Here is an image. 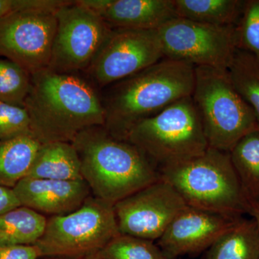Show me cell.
Returning <instances> with one entry per match:
<instances>
[{
    "label": "cell",
    "mask_w": 259,
    "mask_h": 259,
    "mask_svg": "<svg viewBox=\"0 0 259 259\" xmlns=\"http://www.w3.org/2000/svg\"><path fill=\"white\" fill-rule=\"evenodd\" d=\"M236 30L237 49L253 54L259 60V0H245Z\"/></svg>",
    "instance_id": "obj_25"
},
{
    "label": "cell",
    "mask_w": 259,
    "mask_h": 259,
    "mask_svg": "<svg viewBox=\"0 0 259 259\" xmlns=\"http://www.w3.org/2000/svg\"><path fill=\"white\" fill-rule=\"evenodd\" d=\"M192 98L209 148L229 152L258 128L254 112L233 87L228 70L195 66Z\"/></svg>",
    "instance_id": "obj_5"
},
{
    "label": "cell",
    "mask_w": 259,
    "mask_h": 259,
    "mask_svg": "<svg viewBox=\"0 0 259 259\" xmlns=\"http://www.w3.org/2000/svg\"><path fill=\"white\" fill-rule=\"evenodd\" d=\"M229 154L245 197L250 203H257L259 199V129L243 136Z\"/></svg>",
    "instance_id": "obj_20"
},
{
    "label": "cell",
    "mask_w": 259,
    "mask_h": 259,
    "mask_svg": "<svg viewBox=\"0 0 259 259\" xmlns=\"http://www.w3.org/2000/svg\"><path fill=\"white\" fill-rule=\"evenodd\" d=\"M187 206L231 217L249 215L245 197L229 152L208 148L200 156L159 170Z\"/></svg>",
    "instance_id": "obj_4"
},
{
    "label": "cell",
    "mask_w": 259,
    "mask_h": 259,
    "mask_svg": "<svg viewBox=\"0 0 259 259\" xmlns=\"http://www.w3.org/2000/svg\"><path fill=\"white\" fill-rule=\"evenodd\" d=\"M31 75L21 66L0 58V102L23 107L30 91Z\"/></svg>",
    "instance_id": "obj_24"
},
{
    "label": "cell",
    "mask_w": 259,
    "mask_h": 259,
    "mask_svg": "<svg viewBox=\"0 0 259 259\" xmlns=\"http://www.w3.org/2000/svg\"><path fill=\"white\" fill-rule=\"evenodd\" d=\"M249 216H252L256 220L259 227V207L256 203H251Z\"/></svg>",
    "instance_id": "obj_30"
},
{
    "label": "cell",
    "mask_w": 259,
    "mask_h": 259,
    "mask_svg": "<svg viewBox=\"0 0 259 259\" xmlns=\"http://www.w3.org/2000/svg\"><path fill=\"white\" fill-rule=\"evenodd\" d=\"M20 206V202L14 190L0 186V215Z\"/></svg>",
    "instance_id": "obj_29"
},
{
    "label": "cell",
    "mask_w": 259,
    "mask_h": 259,
    "mask_svg": "<svg viewBox=\"0 0 259 259\" xmlns=\"http://www.w3.org/2000/svg\"><path fill=\"white\" fill-rule=\"evenodd\" d=\"M56 18L57 26L48 69L59 73H84L112 28L77 1L59 8Z\"/></svg>",
    "instance_id": "obj_8"
},
{
    "label": "cell",
    "mask_w": 259,
    "mask_h": 259,
    "mask_svg": "<svg viewBox=\"0 0 259 259\" xmlns=\"http://www.w3.org/2000/svg\"><path fill=\"white\" fill-rule=\"evenodd\" d=\"M33 135L25 107L0 102V141Z\"/></svg>",
    "instance_id": "obj_26"
},
{
    "label": "cell",
    "mask_w": 259,
    "mask_h": 259,
    "mask_svg": "<svg viewBox=\"0 0 259 259\" xmlns=\"http://www.w3.org/2000/svg\"><path fill=\"white\" fill-rule=\"evenodd\" d=\"M112 29L158 30L178 18L174 0H77Z\"/></svg>",
    "instance_id": "obj_15"
},
{
    "label": "cell",
    "mask_w": 259,
    "mask_h": 259,
    "mask_svg": "<svg viewBox=\"0 0 259 259\" xmlns=\"http://www.w3.org/2000/svg\"><path fill=\"white\" fill-rule=\"evenodd\" d=\"M40 145L33 135L0 141V186L13 189L26 177Z\"/></svg>",
    "instance_id": "obj_18"
},
{
    "label": "cell",
    "mask_w": 259,
    "mask_h": 259,
    "mask_svg": "<svg viewBox=\"0 0 259 259\" xmlns=\"http://www.w3.org/2000/svg\"><path fill=\"white\" fill-rule=\"evenodd\" d=\"M28 177L44 180H83L77 152L71 143L41 144Z\"/></svg>",
    "instance_id": "obj_16"
},
{
    "label": "cell",
    "mask_w": 259,
    "mask_h": 259,
    "mask_svg": "<svg viewBox=\"0 0 259 259\" xmlns=\"http://www.w3.org/2000/svg\"><path fill=\"white\" fill-rule=\"evenodd\" d=\"M193 65L164 59L147 69L107 87L101 93L104 127L125 141L136 124L159 113L184 97L192 96Z\"/></svg>",
    "instance_id": "obj_2"
},
{
    "label": "cell",
    "mask_w": 259,
    "mask_h": 259,
    "mask_svg": "<svg viewBox=\"0 0 259 259\" xmlns=\"http://www.w3.org/2000/svg\"><path fill=\"white\" fill-rule=\"evenodd\" d=\"M40 259H102L99 253L83 255V256L75 257V258H40Z\"/></svg>",
    "instance_id": "obj_31"
},
{
    "label": "cell",
    "mask_w": 259,
    "mask_h": 259,
    "mask_svg": "<svg viewBox=\"0 0 259 259\" xmlns=\"http://www.w3.org/2000/svg\"><path fill=\"white\" fill-rule=\"evenodd\" d=\"M164 58L157 30L112 29L83 74L101 91Z\"/></svg>",
    "instance_id": "obj_10"
},
{
    "label": "cell",
    "mask_w": 259,
    "mask_h": 259,
    "mask_svg": "<svg viewBox=\"0 0 259 259\" xmlns=\"http://www.w3.org/2000/svg\"><path fill=\"white\" fill-rule=\"evenodd\" d=\"M71 144L83 180L97 198L115 204L161 180L157 168L139 148L116 139L104 126L85 130Z\"/></svg>",
    "instance_id": "obj_3"
},
{
    "label": "cell",
    "mask_w": 259,
    "mask_h": 259,
    "mask_svg": "<svg viewBox=\"0 0 259 259\" xmlns=\"http://www.w3.org/2000/svg\"><path fill=\"white\" fill-rule=\"evenodd\" d=\"M178 18L216 26H236L245 0H174Z\"/></svg>",
    "instance_id": "obj_19"
},
{
    "label": "cell",
    "mask_w": 259,
    "mask_h": 259,
    "mask_svg": "<svg viewBox=\"0 0 259 259\" xmlns=\"http://www.w3.org/2000/svg\"><path fill=\"white\" fill-rule=\"evenodd\" d=\"M202 259H259L256 220L252 216L241 218L213 242Z\"/></svg>",
    "instance_id": "obj_17"
},
{
    "label": "cell",
    "mask_w": 259,
    "mask_h": 259,
    "mask_svg": "<svg viewBox=\"0 0 259 259\" xmlns=\"http://www.w3.org/2000/svg\"><path fill=\"white\" fill-rule=\"evenodd\" d=\"M47 222L46 216L23 206L1 214L0 246L35 244Z\"/></svg>",
    "instance_id": "obj_21"
},
{
    "label": "cell",
    "mask_w": 259,
    "mask_h": 259,
    "mask_svg": "<svg viewBox=\"0 0 259 259\" xmlns=\"http://www.w3.org/2000/svg\"><path fill=\"white\" fill-rule=\"evenodd\" d=\"M125 141L139 148L158 171L200 156L209 148L192 96L136 124Z\"/></svg>",
    "instance_id": "obj_6"
},
{
    "label": "cell",
    "mask_w": 259,
    "mask_h": 259,
    "mask_svg": "<svg viewBox=\"0 0 259 259\" xmlns=\"http://www.w3.org/2000/svg\"><path fill=\"white\" fill-rule=\"evenodd\" d=\"M20 206L42 215H65L79 209L91 190L83 180L61 181L25 177L14 188Z\"/></svg>",
    "instance_id": "obj_14"
},
{
    "label": "cell",
    "mask_w": 259,
    "mask_h": 259,
    "mask_svg": "<svg viewBox=\"0 0 259 259\" xmlns=\"http://www.w3.org/2000/svg\"><path fill=\"white\" fill-rule=\"evenodd\" d=\"M40 250L35 245L0 246V259H40Z\"/></svg>",
    "instance_id": "obj_28"
},
{
    "label": "cell",
    "mask_w": 259,
    "mask_h": 259,
    "mask_svg": "<svg viewBox=\"0 0 259 259\" xmlns=\"http://www.w3.org/2000/svg\"><path fill=\"white\" fill-rule=\"evenodd\" d=\"M69 2L66 0H0V19L22 10L56 12Z\"/></svg>",
    "instance_id": "obj_27"
},
{
    "label": "cell",
    "mask_w": 259,
    "mask_h": 259,
    "mask_svg": "<svg viewBox=\"0 0 259 259\" xmlns=\"http://www.w3.org/2000/svg\"><path fill=\"white\" fill-rule=\"evenodd\" d=\"M187 207L180 194L161 179L114 204L121 234L156 242Z\"/></svg>",
    "instance_id": "obj_12"
},
{
    "label": "cell",
    "mask_w": 259,
    "mask_h": 259,
    "mask_svg": "<svg viewBox=\"0 0 259 259\" xmlns=\"http://www.w3.org/2000/svg\"><path fill=\"white\" fill-rule=\"evenodd\" d=\"M256 204H258V207H259V199H258V202H257V203H256Z\"/></svg>",
    "instance_id": "obj_32"
},
{
    "label": "cell",
    "mask_w": 259,
    "mask_h": 259,
    "mask_svg": "<svg viewBox=\"0 0 259 259\" xmlns=\"http://www.w3.org/2000/svg\"><path fill=\"white\" fill-rule=\"evenodd\" d=\"M24 107L41 144L71 143L85 130L105 124L101 91L83 73L46 69L31 74Z\"/></svg>",
    "instance_id": "obj_1"
},
{
    "label": "cell",
    "mask_w": 259,
    "mask_h": 259,
    "mask_svg": "<svg viewBox=\"0 0 259 259\" xmlns=\"http://www.w3.org/2000/svg\"><path fill=\"white\" fill-rule=\"evenodd\" d=\"M98 253L102 259H168L156 242L120 233Z\"/></svg>",
    "instance_id": "obj_23"
},
{
    "label": "cell",
    "mask_w": 259,
    "mask_h": 259,
    "mask_svg": "<svg viewBox=\"0 0 259 259\" xmlns=\"http://www.w3.org/2000/svg\"><path fill=\"white\" fill-rule=\"evenodd\" d=\"M118 233L114 204L92 194L74 212L47 218L34 245L41 258H75L99 253Z\"/></svg>",
    "instance_id": "obj_7"
},
{
    "label": "cell",
    "mask_w": 259,
    "mask_h": 259,
    "mask_svg": "<svg viewBox=\"0 0 259 259\" xmlns=\"http://www.w3.org/2000/svg\"><path fill=\"white\" fill-rule=\"evenodd\" d=\"M56 12L22 10L0 19V58L30 75L48 69L55 37Z\"/></svg>",
    "instance_id": "obj_11"
},
{
    "label": "cell",
    "mask_w": 259,
    "mask_h": 259,
    "mask_svg": "<svg viewBox=\"0 0 259 259\" xmlns=\"http://www.w3.org/2000/svg\"><path fill=\"white\" fill-rule=\"evenodd\" d=\"M242 218L187 206L177 214L156 244L168 259L198 254Z\"/></svg>",
    "instance_id": "obj_13"
},
{
    "label": "cell",
    "mask_w": 259,
    "mask_h": 259,
    "mask_svg": "<svg viewBox=\"0 0 259 259\" xmlns=\"http://www.w3.org/2000/svg\"><path fill=\"white\" fill-rule=\"evenodd\" d=\"M165 58L228 70L237 50L236 26L177 18L157 30Z\"/></svg>",
    "instance_id": "obj_9"
},
{
    "label": "cell",
    "mask_w": 259,
    "mask_h": 259,
    "mask_svg": "<svg viewBox=\"0 0 259 259\" xmlns=\"http://www.w3.org/2000/svg\"><path fill=\"white\" fill-rule=\"evenodd\" d=\"M228 71L233 87L254 112L259 129L258 59L237 49Z\"/></svg>",
    "instance_id": "obj_22"
}]
</instances>
